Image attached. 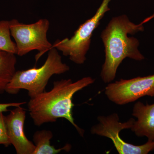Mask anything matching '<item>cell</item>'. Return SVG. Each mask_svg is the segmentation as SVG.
Segmentation results:
<instances>
[{
	"label": "cell",
	"instance_id": "4fadbf2b",
	"mask_svg": "<svg viewBox=\"0 0 154 154\" xmlns=\"http://www.w3.org/2000/svg\"><path fill=\"white\" fill-rule=\"evenodd\" d=\"M0 145H4L5 147L11 145L5 122V116L3 112L0 113Z\"/></svg>",
	"mask_w": 154,
	"mask_h": 154
},
{
	"label": "cell",
	"instance_id": "8992f818",
	"mask_svg": "<svg viewBox=\"0 0 154 154\" xmlns=\"http://www.w3.org/2000/svg\"><path fill=\"white\" fill-rule=\"evenodd\" d=\"M99 123L91 129L92 134L105 137L112 140L116 149L119 154H147L154 150V140H148L141 145H134L124 141L120 137L122 130L131 129L135 121L134 119L121 122L117 113L107 116H100L97 118Z\"/></svg>",
	"mask_w": 154,
	"mask_h": 154
},
{
	"label": "cell",
	"instance_id": "ba28073f",
	"mask_svg": "<svg viewBox=\"0 0 154 154\" xmlns=\"http://www.w3.org/2000/svg\"><path fill=\"white\" fill-rule=\"evenodd\" d=\"M26 111L21 106L16 107L5 116L8 136L17 154H33L34 144L26 137L24 131Z\"/></svg>",
	"mask_w": 154,
	"mask_h": 154
},
{
	"label": "cell",
	"instance_id": "7c38bea8",
	"mask_svg": "<svg viewBox=\"0 0 154 154\" xmlns=\"http://www.w3.org/2000/svg\"><path fill=\"white\" fill-rule=\"evenodd\" d=\"M0 50L17 54L16 43L11 39L8 21H0Z\"/></svg>",
	"mask_w": 154,
	"mask_h": 154
},
{
	"label": "cell",
	"instance_id": "8fae6325",
	"mask_svg": "<svg viewBox=\"0 0 154 154\" xmlns=\"http://www.w3.org/2000/svg\"><path fill=\"white\" fill-rule=\"evenodd\" d=\"M53 135L50 131H38L33 136V143L35 149L33 154H57L62 151L68 152L71 149L70 145L66 144L61 148L56 149L51 145V140Z\"/></svg>",
	"mask_w": 154,
	"mask_h": 154
},
{
	"label": "cell",
	"instance_id": "9c48e42d",
	"mask_svg": "<svg viewBox=\"0 0 154 154\" xmlns=\"http://www.w3.org/2000/svg\"><path fill=\"white\" fill-rule=\"evenodd\" d=\"M132 116L137 119L131 129L137 136L146 137L148 140H154V103L145 105L140 102L135 104Z\"/></svg>",
	"mask_w": 154,
	"mask_h": 154
},
{
	"label": "cell",
	"instance_id": "3957f363",
	"mask_svg": "<svg viewBox=\"0 0 154 154\" xmlns=\"http://www.w3.org/2000/svg\"><path fill=\"white\" fill-rule=\"evenodd\" d=\"M69 66L63 63L62 57L55 48L49 50L43 65L39 68L16 71L6 87L5 92L11 95L18 94L21 90L28 91L33 98L45 91L48 81L54 75H60L69 70Z\"/></svg>",
	"mask_w": 154,
	"mask_h": 154
},
{
	"label": "cell",
	"instance_id": "6da1fadb",
	"mask_svg": "<svg viewBox=\"0 0 154 154\" xmlns=\"http://www.w3.org/2000/svg\"><path fill=\"white\" fill-rule=\"evenodd\" d=\"M154 18V14L139 24L129 20L126 15L113 17L101 35L105 47V60L101 72V79L109 84L115 79L119 66L126 58L137 61L145 59L138 49L139 41L129 37L144 30L143 25Z\"/></svg>",
	"mask_w": 154,
	"mask_h": 154
},
{
	"label": "cell",
	"instance_id": "5bb4252c",
	"mask_svg": "<svg viewBox=\"0 0 154 154\" xmlns=\"http://www.w3.org/2000/svg\"><path fill=\"white\" fill-rule=\"evenodd\" d=\"M25 102H12L8 103H0V113L7 112L10 107H17L26 104Z\"/></svg>",
	"mask_w": 154,
	"mask_h": 154
},
{
	"label": "cell",
	"instance_id": "5b68a950",
	"mask_svg": "<svg viewBox=\"0 0 154 154\" xmlns=\"http://www.w3.org/2000/svg\"><path fill=\"white\" fill-rule=\"evenodd\" d=\"M11 36L15 41L17 55L23 56L33 50L38 51L36 61L45 53L52 48V44L48 41L47 33L50 22L42 19L34 23L25 24L16 19L9 21Z\"/></svg>",
	"mask_w": 154,
	"mask_h": 154
},
{
	"label": "cell",
	"instance_id": "52a82bcc",
	"mask_svg": "<svg viewBox=\"0 0 154 154\" xmlns=\"http://www.w3.org/2000/svg\"><path fill=\"white\" fill-rule=\"evenodd\" d=\"M105 94L111 102L119 105L134 102L145 96L154 97V74L109 83Z\"/></svg>",
	"mask_w": 154,
	"mask_h": 154
},
{
	"label": "cell",
	"instance_id": "30bf717a",
	"mask_svg": "<svg viewBox=\"0 0 154 154\" xmlns=\"http://www.w3.org/2000/svg\"><path fill=\"white\" fill-rule=\"evenodd\" d=\"M16 55L0 50V94L5 92L6 87L16 72Z\"/></svg>",
	"mask_w": 154,
	"mask_h": 154
},
{
	"label": "cell",
	"instance_id": "7a4b0ae2",
	"mask_svg": "<svg viewBox=\"0 0 154 154\" xmlns=\"http://www.w3.org/2000/svg\"><path fill=\"white\" fill-rule=\"evenodd\" d=\"M94 82L95 79L91 77H84L75 82L71 79L54 82L50 91H44L30 98L28 102V110L34 124L39 126L55 122L59 118L65 119L83 136L84 131L75 124L73 117V97L78 91Z\"/></svg>",
	"mask_w": 154,
	"mask_h": 154
},
{
	"label": "cell",
	"instance_id": "277c9868",
	"mask_svg": "<svg viewBox=\"0 0 154 154\" xmlns=\"http://www.w3.org/2000/svg\"><path fill=\"white\" fill-rule=\"evenodd\" d=\"M111 1L102 0L95 15L80 25L73 36L62 40L57 39L52 45V47L61 51L64 56L69 57L70 60L77 64L85 63L93 33L105 14L110 11L109 5Z\"/></svg>",
	"mask_w": 154,
	"mask_h": 154
}]
</instances>
